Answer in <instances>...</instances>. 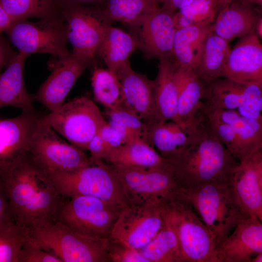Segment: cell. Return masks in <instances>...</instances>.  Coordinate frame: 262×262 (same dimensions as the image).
I'll return each instance as SVG.
<instances>
[{"label":"cell","mask_w":262,"mask_h":262,"mask_svg":"<svg viewBox=\"0 0 262 262\" xmlns=\"http://www.w3.org/2000/svg\"><path fill=\"white\" fill-rule=\"evenodd\" d=\"M185 131V144L165 158L180 189L188 191L210 183L229 184L239 162L212 132L201 110Z\"/></svg>","instance_id":"1"},{"label":"cell","mask_w":262,"mask_h":262,"mask_svg":"<svg viewBox=\"0 0 262 262\" xmlns=\"http://www.w3.org/2000/svg\"><path fill=\"white\" fill-rule=\"evenodd\" d=\"M12 217L25 227L54 219L64 200L49 173L27 154L0 175Z\"/></svg>","instance_id":"2"},{"label":"cell","mask_w":262,"mask_h":262,"mask_svg":"<svg viewBox=\"0 0 262 262\" xmlns=\"http://www.w3.org/2000/svg\"><path fill=\"white\" fill-rule=\"evenodd\" d=\"M28 236L62 262H112L109 238L80 233L56 219L35 222L27 227Z\"/></svg>","instance_id":"3"},{"label":"cell","mask_w":262,"mask_h":262,"mask_svg":"<svg viewBox=\"0 0 262 262\" xmlns=\"http://www.w3.org/2000/svg\"><path fill=\"white\" fill-rule=\"evenodd\" d=\"M180 195L215 237L216 248L237 224L247 217L237 203L229 184H206Z\"/></svg>","instance_id":"4"},{"label":"cell","mask_w":262,"mask_h":262,"mask_svg":"<svg viewBox=\"0 0 262 262\" xmlns=\"http://www.w3.org/2000/svg\"><path fill=\"white\" fill-rule=\"evenodd\" d=\"M49 174L64 198L86 196L123 208L131 205L117 175L103 161L75 171Z\"/></svg>","instance_id":"5"},{"label":"cell","mask_w":262,"mask_h":262,"mask_svg":"<svg viewBox=\"0 0 262 262\" xmlns=\"http://www.w3.org/2000/svg\"><path fill=\"white\" fill-rule=\"evenodd\" d=\"M167 213L184 262H218L214 236L180 194L168 202Z\"/></svg>","instance_id":"6"},{"label":"cell","mask_w":262,"mask_h":262,"mask_svg":"<svg viewBox=\"0 0 262 262\" xmlns=\"http://www.w3.org/2000/svg\"><path fill=\"white\" fill-rule=\"evenodd\" d=\"M74 146L87 149L89 142L106 121L98 106L88 97L75 98L56 111L39 118Z\"/></svg>","instance_id":"7"},{"label":"cell","mask_w":262,"mask_h":262,"mask_svg":"<svg viewBox=\"0 0 262 262\" xmlns=\"http://www.w3.org/2000/svg\"><path fill=\"white\" fill-rule=\"evenodd\" d=\"M124 208L90 196L65 197L55 219L82 234L109 238Z\"/></svg>","instance_id":"8"},{"label":"cell","mask_w":262,"mask_h":262,"mask_svg":"<svg viewBox=\"0 0 262 262\" xmlns=\"http://www.w3.org/2000/svg\"><path fill=\"white\" fill-rule=\"evenodd\" d=\"M63 16L72 54L89 66L94 61L107 29L113 22L101 7L95 6L65 5Z\"/></svg>","instance_id":"9"},{"label":"cell","mask_w":262,"mask_h":262,"mask_svg":"<svg viewBox=\"0 0 262 262\" xmlns=\"http://www.w3.org/2000/svg\"><path fill=\"white\" fill-rule=\"evenodd\" d=\"M168 202L156 197L125 207L109 238L139 250L148 244L163 226Z\"/></svg>","instance_id":"10"},{"label":"cell","mask_w":262,"mask_h":262,"mask_svg":"<svg viewBox=\"0 0 262 262\" xmlns=\"http://www.w3.org/2000/svg\"><path fill=\"white\" fill-rule=\"evenodd\" d=\"M18 52L27 56L47 53L53 57L69 54L64 18L39 19L31 22L22 19L13 22L5 32Z\"/></svg>","instance_id":"11"},{"label":"cell","mask_w":262,"mask_h":262,"mask_svg":"<svg viewBox=\"0 0 262 262\" xmlns=\"http://www.w3.org/2000/svg\"><path fill=\"white\" fill-rule=\"evenodd\" d=\"M28 153L49 173L73 172L93 164L83 150L66 142L39 119Z\"/></svg>","instance_id":"12"},{"label":"cell","mask_w":262,"mask_h":262,"mask_svg":"<svg viewBox=\"0 0 262 262\" xmlns=\"http://www.w3.org/2000/svg\"><path fill=\"white\" fill-rule=\"evenodd\" d=\"M109 165L122 183L131 204L156 197L170 201L179 193L170 165L153 169Z\"/></svg>","instance_id":"13"},{"label":"cell","mask_w":262,"mask_h":262,"mask_svg":"<svg viewBox=\"0 0 262 262\" xmlns=\"http://www.w3.org/2000/svg\"><path fill=\"white\" fill-rule=\"evenodd\" d=\"M173 15L159 7L129 27L138 49L146 59L173 57L176 31Z\"/></svg>","instance_id":"14"},{"label":"cell","mask_w":262,"mask_h":262,"mask_svg":"<svg viewBox=\"0 0 262 262\" xmlns=\"http://www.w3.org/2000/svg\"><path fill=\"white\" fill-rule=\"evenodd\" d=\"M229 185L244 213L262 221V149L239 162Z\"/></svg>","instance_id":"15"},{"label":"cell","mask_w":262,"mask_h":262,"mask_svg":"<svg viewBox=\"0 0 262 262\" xmlns=\"http://www.w3.org/2000/svg\"><path fill=\"white\" fill-rule=\"evenodd\" d=\"M48 65L51 73L42 84L34 98L50 112H55L64 103L70 90L88 66L71 52L62 57H53Z\"/></svg>","instance_id":"16"},{"label":"cell","mask_w":262,"mask_h":262,"mask_svg":"<svg viewBox=\"0 0 262 262\" xmlns=\"http://www.w3.org/2000/svg\"><path fill=\"white\" fill-rule=\"evenodd\" d=\"M116 74L122 86L124 107L148 127L162 123L156 106L153 80L134 71L129 63Z\"/></svg>","instance_id":"17"},{"label":"cell","mask_w":262,"mask_h":262,"mask_svg":"<svg viewBox=\"0 0 262 262\" xmlns=\"http://www.w3.org/2000/svg\"><path fill=\"white\" fill-rule=\"evenodd\" d=\"M39 117L33 112L15 117L0 119V175L27 154Z\"/></svg>","instance_id":"18"},{"label":"cell","mask_w":262,"mask_h":262,"mask_svg":"<svg viewBox=\"0 0 262 262\" xmlns=\"http://www.w3.org/2000/svg\"><path fill=\"white\" fill-rule=\"evenodd\" d=\"M223 78L243 84H262V45L254 33L231 49Z\"/></svg>","instance_id":"19"},{"label":"cell","mask_w":262,"mask_h":262,"mask_svg":"<svg viewBox=\"0 0 262 262\" xmlns=\"http://www.w3.org/2000/svg\"><path fill=\"white\" fill-rule=\"evenodd\" d=\"M262 252V223L258 219L246 217L240 221L217 247L218 262H251Z\"/></svg>","instance_id":"20"},{"label":"cell","mask_w":262,"mask_h":262,"mask_svg":"<svg viewBox=\"0 0 262 262\" xmlns=\"http://www.w3.org/2000/svg\"><path fill=\"white\" fill-rule=\"evenodd\" d=\"M262 8L233 0L221 9L213 24V32L228 42L254 33Z\"/></svg>","instance_id":"21"},{"label":"cell","mask_w":262,"mask_h":262,"mask_svg":"<svg viewBox=\"0 0 262 262\" xmlns=\"http://www.w3.org/2000/svg\"><path fill=\"white\" fill-rule=\"evenodd\" d=\"M27 57L25 54L18 52L5 69L0 72V108L13 106L23 112H33L34 96L27 91L23 79Z\"/></svg>","instance_id":"22"},{"label":"cell","mask_w":262,"mask_h":262,"mask_svg":"<svg viewBox=\"0 0 262 262\" xmlns=\"http://www.w3.org/2000/svg\"><path fill=\"white\" fill-rule=\"evenodd\" d=\"M103 161L116 166L147 169L162 168L169 165L153 147L142 139L108 150L104 153Z\"/></svg>","instance_id":"23"},{"label":"cell","mask_w":262,"mask_h":262,"mask_svg":"<svg viewBox=\"0 0 262 262\" xmlns=\"http://www.w3.org/2000/svg\"><path fill=\"white\" fill-rule=\"evenodd\" d=\"M176 81L177 124L185 131L196 119L202 100L204 83L193 70L179 65L176 71Z\"/></svg>","instance_id":"24"},{"label":"cell","mask_w":262,"mask_h":262,"mask_svg":"<svg viewBox=\"0 0 262 262\" xmlns=\"http://www.w3.org/2000/svg\"><path fill=\"white\" fill-rule=\"evenodd\" d=\"M213 24L202 22L176 30L173 58L179 66L193 70L196 68L206 38L213 30Z\"/></svg>","instance_id":"25"},{"label":"cell","mask_w":262,"mask_h":262,"mask_svg":"<svg viewBox=\"0 0 262 262\" xmlns=\"http://www.w3.org/2000/svg\"><path fill=\"white\" fill-rule=\"evenodd\" d=\"M159 60L157 75L153 80L157 110L161 122L170 120L177 123L176 71L178 65L173 57Z\"/></svg>","instance_id":"26"},{"label":"cell","mask_w":262,"mask_h":262,"mask_svg":"<svg viewBox=\"0 0 262 262\" xmlns=\"http://www.w3.org/2000/svg\"><path fill=\"white\" fill-rule=\"evenodd\" d=\"M201 101L204 111L233 128L241 146L242 160L262 149V121L242 116L236 110L218 109Z\"/></svg>","instance_id":"27"},{"label":"cell","mask_w":262,"mask_h":262,"mask_svg":"<svg viewBox=\"0 0 262 262\" xmlns=\"http://www.w3.org/2000/svg\"><path fill=\"white\" fill-rule=\"evenodd\" d=\"M137 48L131 33L112 25L107 29L96 55L104 61L107 69L116 73L129 63V58Z\"/></svg>","instance_id":"28"},{"label":"cell","mask_w":262,"mask_h":262,"mask_svg":"<svg viewBox=\"0 0 262 262\" xmlns=\"http://www.w3.org/2000/svg\"><path fill=\"white\" fill-rule=\"evenodd\" d=\"M230 49L229 43L216 34L213 30L209 34L198 64L194 70L204 84L224 77Z\"/></svg>","instance_id":"29"},{"label":"cell","mask_w":262,"mask_h":262,"mask_svg":"<svg viewBox=\"0 0 262 262\" xmlns=\"http://www.w3.org/2000/svg\"><path fill=\"white\" fill-rule=\"evenodd\" d=\"M248 90L249 84L219 78L204 84L202 100L218 109L236 110L247 101Z\"/></svg>","instance_id":"30"},{"label":"cell","mask_w":262,"mask_h":262,"mask_svg":"<svg viewBox=\"0 0 262 262\" xmlns=\"http://www.w3.org/2000/svg\"><path fill=\"white\" fill-rule=\"evenodd\" d=\"M139 251L148 262H184L167 210L164 222L160 230Z\"/></svg>","instance_id":"31"},{"label":"cell","mask_w":262,"mask_h":262,"mask_svg":"<svg viewBox=\"0 0 262 262\" xmlns=\"http://www.w3.org/2000/svg\"><path fill=\"white\" fill-rule=\"evenodd\" d=\"M0 4L13 22L32 17L64 18L62 0H0Z\"/></svg>","instance_id":"32"},{"label":"cell","mask_w":262,"mask_h":262,"mask_svg":"<svg viewBox=\"0 0 262 262\" xmlns=\"http://www.w3.org/2000/svg\"><path fill=\"white\" fill-rule=\"evenodd\" d=\"M91 80L97 101L107 109L123 106L122 86L116 73L107 68L96 67Z\"/></svg>","instance_id":"33"},{"label":"cell","mask_w":262,"mask_h":262,"mask_svg":"<svg viewBox=\"0 0 262 262\" xmlns=\"http://www.w3.org/2000/svg\"><path fill=\"white\" fill-rule=\"evenodd\" d=\"M101 7L113 22L130 27L159 6L154 0H104Z\"/></svg>","instance_id":"34"},{"label":"cell","mask_w":262,"mask_h":262,"mask_svg":"<svg viewBox=\"0 0 262 262\" xmlns=\"http://www.w3.org/2000/svg\"><path fill=\"white\" fill-rule=\"evenodd\" d=\"M188 134L178 124L170 121L149 127L148 144L155 147L164 158L183 146Z\"/></svg>","instance_id":"35"},{"label":"cell","mask_w":262,"mask_h":262,"mask_svg":"<svg viewBox=\"0 0 262 262\" xmlns=\"http://www.w3.org/2000/svg\"><path fill=\"white\" fill-rule=\"evenodd\" d=\"M221 7L217 0H193L173 15L176 30L202 22L214 23Z\"/></svg>","instance_id":"36"},{"label":"cell","mask_w":262,"mask_h":262,"mask_svg":"<svg viewBox=\"0 0 262 262\" xmlns=\"http://www.w3.org/2000/svg\"><path fill=\"white\" fill-rule=\"evenodd\" d=\"M27 228L15 222L0 227V262H18Z\"/></svg>","instance_id":"37"},{"label":"cell","mask_w":262,"mask_h":262,"mask_svg":"<svg viewBox=\"0 0 262 262\" xmlns=\"http://www.w3.org/2000/svg\"><path fill=\"white\" fill-rule=\"evenodd\" d=\"M200 109L210 129L214 136L238 162L242 161L243 153L241 146L233 128L204 111L201 106Z\"/></svg>","instance_id":"38"},{"label":"cell","mask_w":262,"mask_h":262,"mask_svg":"<svg viewBox=\"0 0 262 262\" xmlns=\"http://www.w3.org/2000/svg\"><path fill=\"white\" fill-rule=\"evenodd\" d=\"M105 115L108 117L109 121L119 123L139 132L143 139L148 143V126L123 106L113 109H106Z\"/></svg>","instance_id":"39"},{"label":"cell","mask_w":262,"mask_h":262,"mask_svg":"<svg viewBox=\"0 0 262 262\" xmlns=\"http://www.w3.org/2000/svg\"><path fill=\"white\" fill-rule=\"evenodd\" d=\"M107 251L112 262H148L139 249L110 238Z\"/></svg>","instance_id":"40"},{"label":"cell","mask_w":262,"mask_h":262,"mask_svg":"<svg viewBox=\"0 0 262 262\" xmlns=\"http://www.w3.org/2000/svg\"><path fill=\"white\" fill-rule=\"evenodd\" d=\"M18 262H62L56 256L46 252L28 236L24 242Z\"/></svg>","instance_id":"41"},{"label":"cell","mask_w":262,"mask_h":262,"mask_svg":"<svg viewBox=\"0 0 262 262\" xmlns=\"http://www.w3.org/2000/svg\"><path fill=\"white\" fill-rule=\"evenodd\" d=\"M98 132L103 141L105 152L123 144L122 139L118 131L107 121L100 127Z\"/></svg>","instance_id":"42"},{"label":"cell","mask_w":262,"mask_h":262,"mask_svg":"<svg viewBox=\"0 0 262 262\" xmlns=\"http://www.w3.org/2000/svg\"><path fill=\"white\" fill-rule=\"evenodd\" d=\"M87 150L90 152L89 158L92 164L103 161V156L105 152V145L98 132L89 142Z\"/></svg>","instance_id":"43"},{"label":"cell","mask_w":262,"mask_h":262,"mask_svg":"<svg viewBox=\"0 0 262 262\" xmlns=\"http://www.w3.org/2000/svg\"><path fill=\"white\" fill-rule=\"evenodd\" d=\"M8 43L0 35V72L6 67L10 61L16 55Z\"/></svg>","instance_id":"44"},{"label":"cell","mask_w":262,"mask_h":262,"mask_svg":"<svg viewBox=\"0 0 262 262\" xmlns=\"http://www.w3.org/2000/svg\"><path fill=\"white\" fill-rule=\"evenodd\" d=\"M12 222L15 221L12 217L6 196L0 184V227Z\"/></svg>","instance_id":"45"},{"label":"cell","mask_w":262,"mask_h":262,"mask_svg":"<svg viewBox=\"0 0 262 262\" xmlns=\"http://www.w3.org/2000/svg\"><path fill=\"white\" fill-rule=\"evenodd\" d=\"M193 0H172L165 7L161 8L174 14L177 10H180L189 5Z\"/></svg>","instance_id":"46"},{"label":"cell","mask_w":262,"mask_h":262,"mask_svg":"<svg viewBox=\"0 0 262 262\" xmlns=\"http://www.w3.org/2000/svg\"><path fill=\"white\" fill-rule=\"evenodd\" d=\"M65 5H79L101 7L104 0H62Z\"/></svg>","instance_id":"47"},{"label":"cell","mask_w":262,"mask_h":262,"mask_svg":"<svg viewBox=\"0 0 262 262\" xmlns=\"http://www.w3.org/2000/svg\"><path fill=\"white\" fill-rule=\"evenodd\" d=\"M13 22L11 17L0 4V35L2 32H5Z\"/></svg>","instance_id":"48"},{"label":"cell","mask_w":262,"mask_h":262,"mask_svg":"<svg viewBox=\"0 0 262 262\" xmlns=\"http://www.w3.org/2000/svg\"><path fill=\"white\" fill-rule=\"evenodd\" d=\"M254 33L259 38L262 39V16L261 15L256 21L255 25Z\"/></svg>","instance_id":"49"},{"label":"cell","mask_w":262,"mask_h":262,"mask_svg":"<svg viewBox=\"0 0 262 262\" xmlns=\"http://www.w3.org/2000/svg\"><path fill=\"white\" fill-rule=\"evenodd\" d=\"M243 2L247 3L248 4L258 6L260 7H262V0H239Z\"/></svg>","instance_id":"50"},{"label":"cell","mask_w":262,"mask_h":262,"mask_svg":"<svg viewBox=\"0 0 262 262\" xmlns=\"http://www.w3.org/2000/svg\"><path fill=\"white\" fill-rule=\"evenodd\" d=\"M262 262V252L258 253L254 257H253L251 260V262Z\"/></svg>","instance_id":"51"},{"label":"cell","mask_w":262,"mask_h":262,"mask_svg":"<svg viewBox=\"0 0 262 262\" xmlns=\"http://www.w3.org/2000/svg\"><path fill=\"white\" fill-rule=\"evenodd\" d=\"M221 8L230 3L233 0H217Z\"/></svg>","instance_id":"52"},{"label":"cell","mask_w":262,"mask_h":262,"mask_svg":"<svg viewBox=\"0 0 262 262\" xmlns=\"http://www.w3.org/2000/svg\"><path fill=\"white\" fill-rule=\"evenodd\" d=\"M159 5V0H154Z\"/></svg>","instance_id":"53"},{"label":"cell","mask_w":262,"mask_h":262,"mask_svg":"<svg viewBox=\"0 0 262 262\" xmlns=\"http://www.w3.org/2000/svg\"></svg>","instance_id":"54"}]
</instances>
